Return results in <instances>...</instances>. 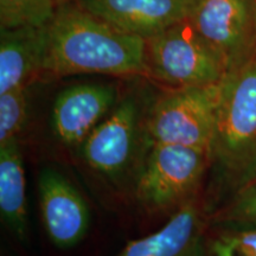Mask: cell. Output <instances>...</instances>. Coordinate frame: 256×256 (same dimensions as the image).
Returning <instances> with one entry per match:
<instances>
[{"instance_id":"1","label":"cell","mask_w":256,"mask_h":256,"mask_svg":"<svg viewBox=\"0 0 256 256\" xmlns=\"http://www.w3.org/2000/svg\"><path fill=\"white\" fill-rule=\"evenodd\" d=\"M43 72L55 76L146 74V40L106 23L72 0L48 25Z\"/></svg>"},{"instance_id":"2","label":"cell","mask_w":256,"mask_h":256,"mask_svg":"<svg viewBox=\"0 0 256 256\" xmlns=\"http://www.w3.org/2000/svg\"><path fill=\"white\" fill-rule=\"evenodd\" d=\"M210 165L232 194L256 179V56L220 81Z\"/></svg>"},{"instance_id":"3","label":"cell","mask_w":256,"mask_h":256,"mask_svg":"<svg viewBox=\"0 0 256 256\" xmlns=\"http://www.w3.org/2000/svg\"><path fill=\"white\" fill-rule=\"evenodd\" d=\"M146 51L148 72L174 88L217 84L226 74L222 56L188 18L147 38Z\"/></svg>"},{"instance_id":"4","label":"cell","mask_w":256,"mask_h":256,"mask_svg":"<svg viewBox=\"0 0 256 256\" xmlns=\"http://www.w3.org/2000/svg\"><path fill=\"white\" fill-rule=\"evenodd\" d=\"M220 89V82L204 87L176 88L158 98L145 120L148 145L196 147L210 154Z\"/></svg>"},{"instance_id":"5","label":"cell","mask_w":256,"mask_h":256,"mask_svg":"<svg viewBox=\"0 0 256 256\" xmlns=\"http://www.w3.org/2000/svg\"><path fill=\"white\" fill-rule=\"evenodd\" d=\"M209 165L206 150L165 144L150 146L136 182L138 200L154 210L183 204L194 197Z\"/></svg>"},{"instance_id":"6","label":"cell","mask_w":256,"mask_h":256,"mask_svg":"<svg viewBox=\"0 0 256 256\" xmlns=\"http://www.w3.org/2000/svg\"><path fill=\"white\" fill-rule=\"evenodd\" d=\"M188 19L222 56L226 72L256 56V0H194Z\"/></svg>"},{"instance_id":"7","label":"cell","mask_w":256,"mask_h":256,"mask_svg":"<svg viewBox=\"0 0 256 256\" xmlns=\"http://www.w3.org/2000/svg\"><path fill=\"white\" fill-rule=\"evenodd\" d=\"M145 121L136 98H124L81 144L87 165L110 179L119 178L132 164Z\"/></svg>"},{"instance_id":"8","label":"cell","mask_w":256,"mask_h":256,"mask_svg":"<svg viewBox=\"0 0 256 256\" xmlns=\"http://www.w3.org/2000/svg\"><path fill=\"white\" fill-rule=\"evenodd\" d=\"M42 220L54 246L70 249L87 235L90 214L86 200L69 179L56 170L46 168L38 177Z\"/></svg>"},{"instance_id":"9","label":"cell","mask_w":256,"mask_h":256,"mask_svg":"<svg viewBox=\"0 0 256 256\" xmlns=\"http://www.w3.org/2000/svg\"><path fill=\"white\" fill-rule=\"evenodd\" d=\"M118 90L113 84L86 83L66 88L56 96L51 130L64 146L81 145L92 130L114 110Z\"/></svg>"},{"instance_id":"10","label":"cell","mask_w":256,"mask_h":256,"mask_svg":"<svg viewBox=\"0 0 256 256\" xmlns=\"http://www.w3.org/2000/svg\"><path fill=\"white\" fill-rule=\"evenodd\" d=\"M106 23L142 38L188 18L194 0H75Z\"/></svg>"},{"instance_id":"11","label":"cell","mask_w":256,"mask_h":256,"mask_svg":"<svg viewBox=\"0 0 256 256\" xmlns=\"http://www.w3.org/2000/svg\"><path fill=\"white\" fill-rule=\"evenodd\" d=\"M208 236L200 206L191 198L162 228L130 241L118 256H208Z\"/></svg>"},{"instance_id":"12","label":"cell","mask_w":256,"mask_h":256,"mask_svg":"<svg viewBox=\"0 0 256 256\" xmlns=\"http://www.w3.org/2000/svg\"><path fill=\"white\" fill-rule=\"evenodd\" d=\"M46 43L48 25L0 28V94L43 72Z\"/></svg>"},{"instance_id":"13","label":"cell","mask_w":256,"mask_h":256,"mask_svg":"<svg viewBox=\"0 0 256 256\" xmlns=\"http://www.w3.org/2000/svg\"><path fill=\"white\" fill-rule=\"evenodd\" d=\"M0 214L19 241L28 232L26 180L18 139L0 146Z\"/></svg>"},{"instance_id":"14","label":"cell","mask_w":256,"mask_h":256,"mask_svg":"<svg viewBox=\"0 0 256 256\" xmlns=\"http://www.w3.org/2000/svg\"><path fill=\"white\" fill-rule=\"evenodd\" d=\"M72 0H0V28L46 26Z\"/></svg>"},{"instance_id":"15","label":"cell","mask_w":256,"mask_h":256,"mask_svg":"<svg viewBox=\"0 0 256 256\" xmlns=\"http://www.w3.org/2000/svg\"><path fill=\"white\" fill-rule=\"evenodd\" d=\"M28 84L0 94V146L18 139L28 118Z\"/></svg>"},{"instance_id":"16","label":"cell","mask_w":256,"mask_h":256,"mask_svg":"<svg viewBox=\"0 0 256 256\" xmlns=\"http://www.w3.org/2000/svg\"><path fill=\"white\" fill-rule=\"evenodd\" d=\"M208 256H256V226H216L208 236Z\"/></svg>"},{"instance_id":"17","label":"cell","mask_w":256,"mask_h":256,"mask_svg":"<svg viewBox=\"0 0 256 256\" xmlns=\"http://www.w3.org/2000/svg\"><path fill=\"white\" fill-rule=\"evenodd\" d=\"M215 226H256V179L232 194L217 214Z\"/></svg>"}]
</instances>
